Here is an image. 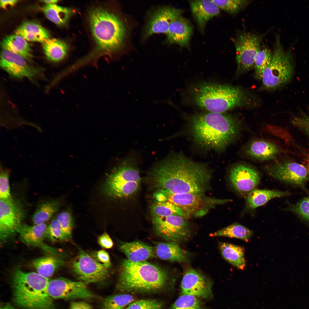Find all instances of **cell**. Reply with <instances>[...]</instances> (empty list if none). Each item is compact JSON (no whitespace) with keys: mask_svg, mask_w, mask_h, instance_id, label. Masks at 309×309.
Wrapping results in <instances>:
<instances>
[{"mask_svg":"<svg viewBox=\"0 0 309 309\" xmlns=\"http://www.w3.org/2000/svg\"><path fill=\"white\" fill-rule=\"evenodd\" d=\"M18 1L16 0H2L0 1V5L1 7L3 9L6 8L8 6H14Z\"/></svg>","mask_w":309,"mask_h":309,"instance_id":"obj_49","label":"cell"},{"mask_svg":"<svg viewBox=\"0 0 309 309\" xmlns=\"http://www.w3.org/2000/svg\"><path fill=\"white\" fill-rule=\"evenodd\" d=\"M275 47L270 63L265 69L262 80L266 88L274 89L288 83L294 70V57L291 49L285 51L280 37H276Z\"/></svg>","mask_w":309,"mask_h":309,"instance_id":"obj_7","label":"cell"},{"mask_svg":"<svg viewBox=\"0 0 309 309\" xmlns=\"http://www.w3.org/2000/svg\"><path fill=\"white\" fill-rule=\"evenodd\" d=\"M193 30L189 22L180 16L170 25L166 34L167 40L171 43L186 47L189 44Z\"/></svg>","mask_w":309,"mask_h":309,"instance_id":"obj_20","label":"cell"},{"mask_svg":"<svg viewBox=\"0 0 309 309\" xmlns=\"http://www.w3.org/2000/svg\"><path fill=\"white\" fill-rule=\"evenodd\" d=\"M291 194L287 191L255 189L247 194L246 207L247 209H254L264 205L272 199Z\"/></svg>","mask_w":309,"mask_h":309,"instance_id":"obj_25","label":"cell"},{"mask_svg":"<svg viewBox=\"0 0 309 309\" xmlns=\"http://www.w3.org/2000/svg\"><path fill=\"white\" fill-rule=\"evenodd\" d=\"M219 247L225 260L238 269L243 270L244 269L246 261L243 247L224 242H220Z\"/></svg>","mask_w":309,"mask_h":309,"instance_id":"obj_27","label":"cell"},{"mask_svg":"<svg viewBox=\"0 0 309 309\" xmlns=\"http://www.w3.org/2000/svg\"><path fill=\"white\" fill-rule=\"evenodd\" d=\"M189 129L194 142L201 147L221 151L238 137L241 124L236 117L231 115L200 113L191 117Z\"/></svg>","mask_w":309,"mask_h":309,"instance_id":"obj_2","label":"cell"},{"mask_svg":"<svg viewBox=\"0 0 309 309\" xmlns=\"http://www.w3.org/2000/svg\"><path fill=\"white\" fill-rule=\"evenodd\" d=\"M279 147L274 143L262 139L254 140L248 145L246 152L252 158L265 161L274 159L280 152Z\"/></svg>","mask_w":309,"mask_h":309,"instance_id":"obj_22","label":"cell"},{"mask_svg":"<svg viewBox=\"0 0 309 309\" xmlns=\"http://www.w3.org/2000/svg\"><path fill=\"white\" fill-rule=\"evenodd\" d=\"M89 21L98 52L110 54L122 47L126 29L116 15L103 8L96 7L90 11Z\"/></svg>","mask_w":309,"mask_h":309,"instance_id":"obj_5","label":"cell"},{"mask_svg":"<svg viewBox=\"0 0 309 309\" xmlns=\"http://www.w3.org/2000/svg\"><path fill=\"white\" fill-rule=\"evenodd\" d=\"M46 237L52 241H64L70 238L63 231L56 219H53L47 227Z\"/></svg>","mask_w":309,"mask_h":309,"instance_id":"obj_41","label":"cell"},{"mask_svg":"<svg viewBox=\"0 0 309 309\" xmlns=\"http://www.w3.org/2000/svg\"><path fill=\"white\" fill-rule=\"evenodd\" d=\"M9 169H2L0 175V199L8 200L12 198L9 183Z\"/></svg>","mask_w":309,"mask_h":309,"instance_id":"obj_43","label":"cell"},{"mask_svg":"<svg viewBox=\"0 0 309 309\" xmlns=\"http://www.w3.org/2000/svg\"><path fill=\"white\" fill-rule=\"evenodd\" d=\"M64 232L71 237L73 226V221L70 214L67 211L59 213L56 218Z\"/></svg>","mask_w":309,"mask_h":309,"instance_id":"obj_44","label":"cell"},{"mask_svg":"<svg viewBox=\"0 0 309 309\" xmlns=\"http://www.w3.org/2000/svg\"><path fill=\"white\" fill-rule=\"evenodd\" d=\"M163 303L153 299H142L134 301L125 309H162Z\"/></svg>","mask_w":309,"mask_h":309,"instance_id":"obj_42","label":"cell"},{"mask_svg":"<svg viewBox=\"0 0 309 309\" xmlns=\"http://www.w3.org/2000/svg\"><path fill=\"white\" fill-rule=\"evenodd\" d=\"M110 267L98 263L80 248L72 265V270L78 280L88 284L105 280L109 275Z\"/></svg>","mask_w":309,"mask_h":309,"instance_id":"obj_9","label":"cell"},{"mask_svg":"<svg viewBox=\"0 0 309 309\" xmlns=\"http://www.w3.org/2000/svg\"><path fill=\"white\" fill-rule=\"evenodd\" d=\"M120 249L127 259L133 262L145 261L153 257L156 254L154 248L138 241L123 243Z\"/></svg>","mask_w":309,"mask_h":309,"instance_id":"obj_23","label":"cell"},{"mask_svg":"<svg viewBox=\"0 0 309 309\" xmlns=\"http://www.w3.org/2000/svg\"><path fill=\"white\" fill-rule=\"evenodd\" d=\"M47 227L45 223L32 226L22 224L17 232L23 242L29 244H35L40 243L46 237Z\"/></svg>","mask_w":309,"mask_h":309,"instance_id":"obj_30","label":"cell"},{"mask_svg":"<svg viewBox=\"0 0 309 309\" xmlns=\"http://www.w3.org/2000/svg\"><path fill=\"white\" fill-rule=\"evenodd\" d=\"M191 92L195 103L209 112L223 113L243 105L245 101L242 90L227 85L203 83L196 86Z\"/></svg>","mask_w":309,"mask_h":309,"instance_id":"obj_6","label":"cell"},{"mask_svg":"<svg viewBox=\"0 0 309 309\" xmlns=\"http://www.w3.org/2000/svg\"><path fill=\"white\" fill-rule=\"evenodd\" d=\"M98 242L102 247L105 249L111 248L113 245L112 239L106 232H104L98 237Z\"/></svg>","mask_w":309,"mask_h":309,"instance_id":"obj_46","label":"cell"},{"mask_svg":"<svg viewBox=\"0 0 309 309\" xmlns=\"http://www.w3.org/2000/svg\"><path fill=\"white\" fill-rule=\"evenodd\" d=\"M0 309H15L12 306L9 304H7L3 307L1 308Z\"/></svg>","mask_w":309,"mask_h":309,"instance_id":"obj_51","label":"cell"},{"mask_svg":"<svg viewBox=\"0 0 309 309\" xmlns=\"http://www.w3.org/2000/svg\"><path fill=\"white\" fill-rule=\"evenodd\" d=\"M308 174H309V160H308Z\"/></svg>","mask_w":309,"mask_h":309,"instance_id":"obj_52","label":"cell"},{"mask_svg":"<svg viewBox=\"0 0 309 309\" xmlns=\"http://www.w3.org/2000/svg\"><path fill=\"white\" fill-rule=\"evenodd\" d=\"M88 284L84 282H75L59 278L50 280L47 290L49 296L53 299H90L94 296L88 289Z\"/></svg>","mask_w":309,"mask_h":309,"instance_id":"obj_13","label":"cell"},{"mask_svg":"<svg viewBox=\"0 0 309 309\" xmlns=\"http://www.w3.org/2000/svg\"><path fill=\"white\" fill-rule=\"evenodd\" d=\"M141 177L138 170L133 161L124 160L108 177L104 185V192L115 198L128 197L138 189Z\"/></svg>","mask_w":309,"mask_h":309,"instance_id":"obj_8","label":"cell"},{"mask_svg":"<svg viewBox=\"0 0 309 309\" xmlns=\"http://www.w3.org/2000/svg\"><path fill=\"white\" fill-rule=\"evenodd\" d=\"M182 294L209 299L213 297L212 284L207 278L191 268L184 273L181 284Z\"/></svg>","mask_w":309,"mask_h":309,"instance_id":"obj_17","label":"cell"},{"mask_svg":"<svg viewBox=\"0 0 309 309\" xmlns=\"http://www.w3.org/2000/svg\"><path fill=\"white\" fill-rule=\"evenodd\" d=\"M50 281L37 273L16 270L12 280L15 302L24 309H55L47 290Z\"/></svg>","mask_w":309,"mask_h":309,"instance_id":"obj_4","label":"cell"},{"mask_svg":"<svg viewBox=\"0 0 309 309\" xmlns=\"http://www.w3.org/2000/svg\"><path fill=\"white\" fill-rule=\"evenodd\" d=\"M262 39L261 36L249 32H240L237 34L234 43L238 71H247L254 66Z\"/></svg>","mask_w":309,"mask_h":309,"instance_id":"obj_11","label":"cell"},{"mask_svg":"<svg viewBox=\"0 0 309 309\" xmlns=\"http://www.w3.org/2000/svg\"><path fill=\"white\" fill-rule=\"evenodd\" d=\"M154 249L157 255L161 259L179 262L189 261L188 252L182 249L176 242H158Z\"/></svg>","mask_w":309,"mask_h":309,"instance_id":"obj_24","label":"cell"},{"mask_svg":"<svg viewBox=\"0 0 309 309\" xmlns=\"http://www.w3.org/2000/svg\"><path fill=\"white\" fill-rule=\"evenodd\" d=\"M70 309H92V307L84 301L73 302L70 304Z\"/></svg>","mask_w":309,"mask_h":309,"instance_id":"obj_48","label":"cell"},{"mask_svg":"<svg viewBox=\"0 0 309 309\" xmlns=\"http://www.w3.org/2000/svg\"><path fill=\"white\" fill-rule=\"evenodd\" d=\"M189 3L192 13L202 31L209 19L219 14L220 9L212 0H192Z\"/></svg>","mask_w":309,"mask_h":309,"instance_id":"obj_21","label":"cell"},{"mask_svg":"<svg viewBox=\"0 0 309 309\" xmlns=\"http://www.w3.org/2000/svg\"><path fill=\"white\" fill-rule=\"evenodd\" d=\"M20 56L2 49L0 54V65L2 68L12 77L18 79L27 78L32 80L41 70L30 65Z\"/></svg>","mask_w":309,"mask_h":309,"instance_id":"obj_16","label":"cell"},{"mask_svg":"<svg viewBox=\"0 0 309 309\" xmlns=\"http://www.w3.org/2000/svg\"><path fill=\"white\" fill-rule=\"evenodd\" d=\"M212 173L205 164L183 154L175 153L158 162L150 171V179L157 189L174 193H204L209 188Z\"/></svg>","mask_w":309,"mask_h":309,"instance_id":"obj_1","label":"cell"},{"mask_svg":"<svg viewBox=\"0 0 309 309\" xmlns=\"http://www.w3.org/2000/svg\"><path fill=\"white\" fill-rule=\"evenodd\" d=\"M42 1L44 3H46L47 5L49 4H56L57 3L58 1V0H43Z\"/></svg>","mask_w":309,"mask_h":309,"instance_id":"obj_50","label":"cell"},{"mask_svg":"<svg viewBox=\"0 0 309 309\" xmlns=\"http://www.w3.org/2000/svg\"><path fill=\"white\" fill-rule=\"evenodd\" d=\"M272 56L270 51L267 48L260 49L257 54L254 66L256 77L259 80H262L264 71L270 63Z\"/></svg>","mask_w":309,"mask_h":309,"instance_id":"obj_38","label":"cell"},{"mask_svg":"<svg viewBox=\"0 0 309 309\" xmlns=\"http://www.w3.org/2000/svg\"><path fill=\"white\" fill-rule=\"evenodd\" d=\"M2 49L17 54L30 62L33 58L32 51L29 44L25 39L15 34L5 37L1 43Z\"/></svg>","mask_w":309,"mask_h":309,"instance_id":"obj_26","label":"cell"},{"mask_svg":"<svg viewBox=\"0 0 309 309\" xmlns=\"http://www.w3.org/2000/svg\"><path fill=\"white\" fill-rule=\"evenodd\" d=\"M203 193H174L168 191L157 190L154 194L156 201L168 202L180 208L186 216L203 214L205 199Z\"/></svg>","mask_w":309,"mask_h":309,"instance_id":"obj_12","label":"cell"},{"mask_svg":"<svg viewBox=\"0 0 309 309\" xmlns=\"http://www.w3.org/2000/svg\"><path fill=\"white\" fill-rule=\"evenodd\" d=\"M23 206L13 199H0V233L1 239H4L17 232L25 217Z\"/></svg>","mask_w":309,"mask_h":309,"instance_id":"obj_15","label":"cell"},{"mask_svg":"<svg viewBox=\"0 0 309 309\" xmlns=\"http://www.w3.org/2000/svg\"><path fill=\"white\" fill-rule=\"evenodd\" d=\"M253 234V231L246 227L238 223H234L211 233L210 236L236 238L248 242Z\"/></svg>","mask_w":309,"mask_h":309,"instance_id":"obj_32","label":"cell"},{"mask_svg":"<svg viewBox=\"0 0 309 309\" xmlns=\"http://www.w3.org/2000/svg\"><path fill=\"white\" fill-rule=\"evenodd\" d=\"M265 169L275 179L303 188L309 179L308 170L304 166L296 162L276 163L266 166Z\"/></svg>","mask_w":309,"mask_h":309,"instance_id":"obj_14","label":"cell"},{"mask_svg":"<svg viewBox=\"0 0 309 309\" xmlns=\"http://www.w3.org/2000/svg\"><path fill=\"white\" fill-rule=\"evenodd\" d=\"M220 9L231 14H235L245 7L249 3L245 0H212Z\"/></svg>","mask_w":309,"mask_h":309,"instance_id":"obj_39","label":"cell"},{"mask_svg":"<svg viewBox=\"0 0 309 309\" xmlns=\"http://www.w3.org/2000/svg\"><path fill=\"white\" fill-rule=\"evenodd\" d=\"M43 10L47 18L58 25L65 24L73 13L71 9L56 4L47 5L43 7Z\"/></svg>","mask_w":309,"mask_h":309,"instance_id":"obj_33","label":"cell"},{"mask_svg":"<svg viewBox=\"0 0 309 309\" xmlns=\"http://www.w3.org/2000/svg\"><path fill=\"white\" fill-rule=\"evenodd\" d=\"M59 203L55 201L46 202L41 204L35 212L33 221L35 225L44 224L49 220L58 210Z\"/></svg>","mask_w":309,"mask_h":309,"instance_id":"obj_34","label":"cell"},{"mask_svg":"<svg viewBox=\"0 0 309 309\" xmlns=\"http://www.w3.org/2000/svg\"><path fill=\"white\" fill-rule=\"evenodd\" d=\"M171 309H205L199 298L182 294L172 305Z\"/></svg>","mask_w":309,"mask_h":309,"instance_id":"obj_37","label":"cell"},{"mask_svg":"<svg viewBox=\"0 0 309 309\" xmlns=\"http://www.w3.org/2000/svg\"><path fill=\"white\" fill-rule=\"evenodd\" d=\"M182 10L164 7L156 9L151 15L145 29L146 37L157 33L167 34L170 25L181 16Z\"/></svg>","mask_w":309,"mask_h":309,"instance_id":"obj_19","label":"cell"},{"mask_svg":"<svg viewBox=\"0 0 309 309\" xmlns=\"http://www.w3.org/2000/svg\"><path fill=\"white\" fill-rule=\"evenodd\" d=\"M134 301L133 296L129 294H122L108 296L103 300V309H125Z\"/></svg>","mask_w":309,"mask_h":309,"instance_id":"obj_36","label":"cell"},{"mask_svg":"<svg viewBox=\"0 0 309 309\" xmlns=\"http://www.w3.org/2000/svg\"><path fill=\"white\" fill-rule=\"evenodd\" d=\"M42 43L44 53L50 61L59 62L66 57L68 47L64 41L58 39L49 38L45 39Z\"/></svg>","mask_w":309,"mask_h":309,"instance_id":"obj_29","label":"cell"},{"mask_svg":"<svg viewBox=\"0 0 309 309\" xmlns=\"http://www.w3.org/2000/svg\"><path fill=\"white\" fill-rule=\"evenodd\" d=\"M152 222L156 234L167 241H183L190 236L189 225L183 217H152Z\"/></svg>","mask_w":309,"mask_h":309,"instance_id":"obj_10","label":"cell"},{"mask_svg":"<svg viewBox=\"0 0 309 309\" xmlns=\"http://www.w3.org/2000/svg\"><path fill=\"white\" fill-rule=\"evenodd\" d=\"M64 263V261L61 258L49 256L35 259L32 261V265L37 273L48 278Z\"/></svg>","mask_w":309,"mask_h":309,"instance_id":"obj_31","label":"cell"},{"mask_svg":"<svg viewBox=\"0 0 309 309\" xmlns=\"http://www.w3.org/2000/svg\"><path fill=\"white\" fill-rule=\"evenodd\" d=\"M98 260L103 264L110 266H111L109 255L105 250L102 249L97 251L96 254Z\"/></svg>","mask_w":309,"mask_h":309,"instance_id":"obj_47","label":"cell"},{"mask_svg":"<svg viewBox=\"0 0 309 309\" xmlns=\"http://www.w3.org/2000/svg\"><path fill=\"white\" fill-rule=\"evenodd\" d=\"M229 178L233 188L241 193H247L255 189L261 179L259 172L244 164L236 165L230 170Z\"/></svg>","mask_w":309,"mask_h":309,"instance_id":"obj_18","label":"cell"},{"mask_svg":"<svg viewBox=\"0 0 309 309\" xmlns=\"http://www.w3.org/2000/svg\"><path fill=\"white\" fill-rule=\"evenodd\" d=\"M150 211L152 217H164L177 215L186 217L179 207L168 202L156 201L151 205Z\"/></svg>","mask_w":309,"mask_h":309,"instance_id":"obj_35","label":"cell"},{"mask_svg":"<svg viewBox=\"0 0 309 309\" xmlns=\"http://www.w3.org/2000/svg\"><path fill=\"white\" fill-rule=\"evenodd\" d=\"M168 278L167 272L156 265L125 259L120 266L116 288L127 293L156 292L165 288Z\"/></svg>","mask_w":309,"mask_h":309,"instance_id":"obj_3","label":"cell"},{"mask_svg":"<svg viewBox=\"0 0 309 309\" xmlns=\"http://www.w3.org/2000/svg\"><path fill=\"white\" fill-rule=\"evenodd\" d=\"M15 34L22 37L26 40L42 42L49 38V32L37 23L27 22L23 23L16 30Z\"/></svg>","mask_w":309,"mask_h":309,"instance_id":"obj_28","label":"cell"},{"mask_svg":"<svg viewBox=\"0 0 309 309\" xmlns=\"http://www.w3.org/2000/svg\"><path fill=\"white\" fill-rule=\"evenodd\" d=\"M286 210L291 211L302 220L309 223V195L292 205Z\"/></svg>","mask_w":309,"mask_h":309,"instance_id":"obj_40","label":"cell"},{"mask_svg":"<svg viewBox=\"0 0 309 309\" xmlns=\"http://www.w3.org/2000/svg\"><path fill=\"white\" fill-rule=\"evenodd\" d=\"M291 121L294 125L309 134V115L303 113L300 116H294Z\"/></svg>","mask_w":309,"mask_h":309,"instance_id":"obj_45","label":"cell"}]
</instances>
